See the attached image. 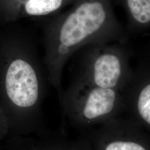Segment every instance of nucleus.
Returning a JSON list of instances; mask_svg holds the SVG:
<instances>
[{
    "label": "nucleus",
    "instance_id": "nucleus-1",
    "mask_svg": "<svg viewBox=\"0 0 150 150\" xmlns=\"http://www.w3.org/2000/svg\"><path fill=\"white\" fill-rule=\"evenodd\" d=\"M43 63L47 81L62 96V77L69 59L81 48L119 41L125 34L112 0H77L64 12L44 18Z\"/></svg>",
    "mask_w": 150,
    "mask_h": 150
},
{
    "label": "nucleus",
    "instance_id": "nucleus-2",
    "mask_svg": "<svg viewBox=\"0 0 150 150\" xmlns=\"http://www.w3.org/2000/svg\"><path fill=\"white\" fill-rule=\"evenodd\" d=\"M6 61L1 80L8 121L18 136L40 135L47 129L42 115L46 95L43 61L32 35L19 31L6 47Z\"/></svg>",
    "mask_w": 150,
    "mask_h": 150
},
{
    "label": "nucleus",
    "instance_id": "nucleus-3",
    "mask_svg": "<svg viewBox=\"0 0 150 150\" xmlns=\"http://www.w3.org/2000/svg\"><path fill=\"white\" fill-rule=\"evenodd\" d=\"M72 85H88L118 90L129 73V57L120 43L93 44L72 57Z\"/></svg>",
    "mask_w": 150,
    "mask_h": 150
},
{
    "label": "nucleus",
    "instance_id": "nucleus-4",
    "mask_svg": "<svg viewBox=\"0 0 150 150\" xmlns=\"http://www.w3.org/2000/svg\"><path fill=\"white\" fill-rule=\"evenodd\" d=\"M64 117L75 127L102 125L118 110V90L88 85H72L59 99Z\"/></svg>",
    "mask_w": 150,
    "mask_h": 150
},
{
    "label": "nucleus",
    "instance_id": "nucleus-5",
    "mask_svg": "<svg viewBox=\"0 0 150 150\" xmlns=\"http://www.w3.org/2000/svg\"><path fill=\"white\" fill-rule=\"evenodd\" d=\"M77 0H4L6 18H46L54 16Z\"/></svg>",
    "mask_w": 150,
    "mask_h": 150
},
{
    "label": "nucleus",
    "instance_id": "nucleus-6",
    "mask_svg": "<svg viewBox=\"0 0 150 150\" xmlns=\"http://www.w3.org/2000/svg\"><path fill=\"white\" fill-rule=\"evenodd\" d=\"M139 70L142 80L137 87L135 92L134 110L142 123L150 127V62L141 64Z\"/></svg>",
    "mask_w": 150,
    "mask_h": 150
},
{
    "label": "nucleus",
    "instance_id": "nucleus-7",
    "mask_svg": "<svg viewBox=\"0 0 150 150\" xmlns=\"http://www.w3.org/2000/svg\"><path fill=\"white\" fill-rule=\"evenodd\" d=\"M126 11L131 32L150 28V0H119Z\"/></svg>",
    "mask_w": 150,
    "mask_h": 150
},
{
    "label": "nucleus",
    "instance_id": "nucleus-8",
    "mask_svg": "<svg viewBox=\"0 0 150 150\" xmlns=\"http://www.w3.org/2000/svg\"><path fill=\"white\" fill-rule=\"evenodd\" d=\"M36 141L40 150H87L85 143L71 140L62 132H50L46 130L38 135Z\"/></svg>",
    "mask_w": 150,
    "mask_h": 150
},
{
    "label": "nucleus",
    "instance_id": "nucleus-9",
    "mask_svg": "<svg viewBox=\"0 0 150 150\" xmlns=\"http://www.w3.org/2000/svg\"><path fill=\"white\" fill-rule=\"evenodd\" d=\"M102 150H146L137 142L126 141H113L106 144Z\"/></svg>",
    "mask_w": 150,
    "mask_h": 150
},
{
    "label": "nucleus",
    "instance_id": "nucleus-10",
    "mask_svg": "<svg viewBox=\"0 0 150 150\" xmlns=\"http://www.w3.org/2000/svg\"><path fill=\"white\" fill-rule=\"evenodd\" d=\"M14 150H40L36 141L28 136H18L14 141Z\"/></svg>",
    "mask_w": 150,
    "mask_h": 150
},
{
    "label": "nucleus",
    "instance_id": "nucleus-11",
    "mask_svg": "<svg viewBox=\"0 0 150 150\" xmlns=\"http://www.w3.org/2000/svg\"><path fill=\"white\" fill-rule=\"evenodd\" d=\"M9 124L5 115L0 110V128L7 131Z\"/></svg>",
    "mask_w": 150,
    "mask_h": 150
}]
</instances>
